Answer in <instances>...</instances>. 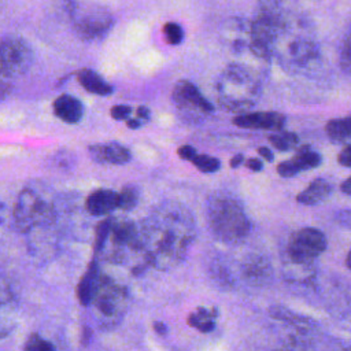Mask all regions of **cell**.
Returning <instances> with one entry per match:
<instances>
[{
  "mask_svg": "<svg viewBox=\"0 0 351 351\" xmlns=\"http://www.w3.org/2000/svg\"><path fill=\"white\" fill-rule=\"evenodd\" d=\"M191 213L180 204H162L138 225L144 263L166 271L181 265L195 240Z\"/></svg>",
  "mask_w": 351,
  "mask_h": 351,
  "instance_id": "1",
  "label": "cell"
},
{
  "mask_svg": "<svg viewBox=\"0 0 351 351\" xmlns=\"http://www.w3.org/2000/svg\"><path fill=\"white\" fill-rule=\"evenodd\" d=\"M207 222L213 234L225 244H239L251 229L241 203L232 195L218 192L207 202Z\"/></svg>",
  "mask_w": 351,
  "mask_h": 351,
  "instance_id": "2",
  "label": "cell"
},
{
  "mask_svg": "<svg viewBox=\"0 0 351 351\" xmlns=\"http://www.w3.org/2000/svg\"><path fill=\"white\" fill-rule=\"evenodd\" d=\"M95 241L97 255L114 263H123L132 255L141 256L138 226L128 219H104L97 226Z\"/></svg>",
  "mask_w": 351,
  "mask_h": 351,
  "instance_id": "3",
  "label": "cell"
},
{
  "mask_svg": "<svg viewBox=\"0 0 351 351\" xmlns=\"http://www.w3.org/2000/svg\"><path fill=\"white\" fill-rule=\"evenodd\" d=\"M218 100L228 110H245L259 97L261 86L254 74L240 64H230L217 84Z\"/></svg>",
  "mask_w": 351,
  "mask_h": 351,
  "instance_id": "4",
  "label": "cell"
},
{
  "mask_svg": "<svg viewBox=\"0 0 351 351\" xmlns=\"http://www.w3.org/2000/svg\"><path fill=\"white\" fill-rule=\"evenodd\" d=\"M128 304V289L119 282L103 276L90 303V306H93L97 324L103 328L117 326L122 321Z\"/></svg>",
  "mask_w": 351,
  "mask_h": 351,
  "instance_id": "5",
  "label": "cell"
},
{
  "mask_svg": "<svg viewBox=\"0 0 351 351\" xmlns=\"http://www.w3.org/2000/svg\"><path fill=\"white\" fill-rule=\"evenodd\" d=\"M52 203L33 188L23 189L14 206V225L19 232H29L33 228L48 225L53 219Z\"/></svg>",
  "mask_w": 351,
  "mask_h": 351,
  "instance_id": "6",
  "label": "cell"
},
{
  "mask_svg": "<svg viewBox=\"0 0 351 351\" xmlns=\"http://www.w3.org/2000/svg\"><path fill=\"white\" fill-rule=\"evenodd\" d=\"M326 236L317 228L296 230L287 245V265L306 270L326 250Z\"/></svg>",
  "mask_w": 351,
  "mask_h": 351,
  "instance_id": "7",
  "label": "cell"
},
{
  "mask_svg": "<svg viewBox=\"0 0 351 351\" xmlns=\"http://www.w3.org/2000/svg\"><path fill=\"white\" fill-rule=\"evenodd\" d=\"M110 11L100 5H80L73 11V25L77 34L88 41L103 38L112 27Z\"/></svg>",
  "mask_w": 351,
  "mask_h": 351,
  "instance_id": "8",
  "label": "cell"
},
{
  "mask_svg": "<svg viewBox=\"0 0 351 351\" xmlns=\"http://www.w3.org/2000/svg\"><path fill=\"white\" fill-rule=\"evenodd\" d=\"M33 53L25 40L19 37H4L0 49L1 74L7 78L22 75L32 64Z\"/></svg>",
  "mask_w": 351,
  "mask_h": 351,
  "instance_id": "9",
  "label": "cell"
},
{
  "mask_svg": "<svg viewBox=\"0 0 351 351\" xmlns=\"http://www.w3.org/2000/svg\"><path fill=\"white\" fill-rule=\"evenodd\" d=\"M173 100L176 106L186 114H208L214 111L213 104H210L199 89L189 81H180L176 85L173 90Z\"/></svg>",
  "mask_w": 351,
  "mask_h": 351,
  "instance_id": "10",
  "label": "cell"
},
{
  "mask_svg": "<svg viewBox=\"0 0 351 351\" xmlns=\"http://www.w3.org/2000/svg\"><path fill=\"white\" fill-rule=\"evenodd\" d=\"M321 163L322 156L319 152L314 151L310 145H302L291 159L284 160L277 166V173L284 178H289L302 171L315 169Z\"/></svg>",
  "mask_w": 351,
  "mask_h": 351,
  "instance_id": "11",
  "label": "cell"
},
{
  "mask_svg": "<svg viewBox=\"0 0 351 351\" xmlns=\"http://www.w3.org/2000/svg\"><path fill=\"white\" fill-rule=\"evenodd\" d=\"M285 117L276 111H258L236 115L232 122L243 129H263L280 132L285 125Z\"/></svg>",
  "mask_w": 351,
  "mask_h": 351,
  "instance_id": "12",
  "label": "cell"
},
{
  "mask_svg": "<svg viewBox=\"0 0 351 351\" xmlns=\"http://www.w3.org/2000/svg\"><path fill=\"white\" fill-rule=\"evenodd\" d=\"M89 155L95 162L104 165H125L132 158L128 148L118 143L90 145Z\"/></svg>",
  "mask_w": 351,
  "mask_h": 351,
  "instance_id": "13",
  "label": "cell"
},
{
  "mask_svg": "<svg viewBox=\"0 0 351 351\" xmlns=\"http://www.w3.org/2000/svg\"><path fill=\"white\" fill-rule=\"evenodd\" d=\"M85 207L92 215H106L118 208V193L111 189L93 191L86 202Z\"/></svg>",
  "mask_w": 351,
  "mask_h": 351,
  "instance_id": "14",
  "label": "cell"
},
{
  "mask_svg": "<svg viewBox=\"0 0 351 351\" xmlns=\"http://www.w3.org/2000/svg\"><path fill=\"white\" fill-rule=\"evenodd\" d=\"M101 277L103 276L100 274L99 266L93 261L89 265V267L86 269L85 274L82 276V278L80 280L78 287H77V296H78V300L82 306H90V303L93 300V296L97 291V287L101 281Z\"/></svg>",
  "mask_w": 351,
  "mask_h": 351,
  "instance_id": "15",
  "label": "cell"
},
{
  "mask_svg": "<svg viewBox=\"0 0 351 351\" xmlns=\"http://www.w3.org/2000/svg\"><path fill=\"white\" fill-rule=\"evenodd\" d=\"M333 192L332 184L325 178H315L303 189L298 196L296 202L303 206H317L325 202Z\"/></svg>",
  "mask_w": 351,
  "mask_h": 351,
  "instance_id": "16",
  "label": "cell"
},
{
  "mask_svg": "<svg viewBox=\"0 0 351 351\" xmlns=\"http://www.w3.org/2000/svg\"><path fill=\"white\" fill-rule=\"evenodd\" d=\"M53 112L67 123H77L84 115L82 103L70 95H60L53 101Z\"/></svg>",
  "mask_w": 351,
  "mask_h": 351,
  "instance_id": "17",
  "label": "cell"
},
{
  "mask_svg": "<svg viewBox=\"0 0 351 351\" xmlns=\"http://www.w3.org/2000/svg\"><path fill=\"white\" fill-rule=\"evenodd\" d=\"M325 132L328 138L335 144H351V115L328 121Z\"/></svg>",
  "mask_w": 351,
  "mask_h": 351,
  "instance_id": "18",
  "label": "cell"
},
{
  "mask_svg": "<svg viewBox=\"0 0 351 351\" xmlns=\"http://www.w3.org/2000/svg\"><path fill=\"white\" fill-rule=\"evenodd\" d=\"M218 313L215 308H207L203 306L196 307L188 317V325L199 332L208 333L215 328V318Z\"/></svg>",
  "mask_w": 351,
  "mask_h": 351,
  "instance_id": "19",
  "label": "cell"
},
{
  "mask_svg": "<svg viewBox=\"0 0 351 351\" xmlns=\"http://www.w3.org/2000/svg\"><path fill=\"white\" fill-rule=\"evenodd\" d=\"M77 77H78V81L82 85V88L93 95L107 96L112 92V88L93 70L82 69Z\"/></svg>",
  "mask_w": 351,
  "mask_h": 351,
  "instance_id": "20",
  "label": "cell"
},
{
  "mask_svg": "<svg viewBox=\"0 0 351 351\" xmlns=\"http://www.w3.org/2000/svg\"><path fill=\"white\" fill-rule=\"evenodd\" d=\"M269 276V263L263 258H251L244 263V277L251 282H261Z\"/></svg>",
  "mask_w": 351,
  "mask_h": 351,
  "instance_id": "21",
  "label": "cell"
},
{
  "mask_svg": "<svg viewBox=\"0 0 351 351\" xmlns=\"http://www.w3.org/2000/svg\"><path fill=\"white\" fill-rule=\"evenodd\" d=\"M269 141L278 151H289V149H293L298 145L299 137L293 132L280 130V132H276V133L270 134Z\"/></svg>",
  "mask_w": 351,
  "mask_h": 351,
  "instance_id": "22",
  "label": "cell"
},
{
  "mask_svg": "<svg viewBox=\"0 0 351 351\" xmlns=\"http://www.w3.org/2000/svg\"><path fill=\"white\" fill-rule=\"evenodd\" d=\"M137 202H138V189L133 185L125 186L118 193V208L129 211L136 207Z\"/></svg>",
  "mask_w": 351,
  "mask_h": 351,
  "instance_id": "23",
  "label": "cell"
},
{
  "mask_svg": "<svg viewBox=\"0 0 351 351\" xmlns=\"http://www.w3.org/2000/svg\"><path fill=\"white\" fill-rule=\"evenodd\" d=\"M270 314L277 318V319H281V321H285V322H289L292 325H296V326H307L310 325L311 322L308 319H306L304 317H300V315H296L295 313L284 308V307H271L270 308Z\"/></svg>",
  "mask_w": 351,
  "mask_h": 351,
  "instance_id": "24",
  "label": "cell"
},
{
  "mask_svg": "<svg viewBox=\"0 0 351 351\" xmlns=\"http://www.w3.org/2000/svg\"><path fill=\"white\" fill-rule=\"evenodd\" d=\"M339 60H340L341 70L351 75V26L348 27V30L343 38Z\"/></svg>",
  "mask_w": 351,
  "mask_h": 351,
  "instance_id": "25",
  "label": "cell"
},
{
  "mask_svg": "<svg viewBox=\"0 0 351 351\" xmlns=\"http://www.w3.org/2000/svg\"><path fill=\"white\" fill-rule=\"evenodd\" d=\"M23 351H56L53 344L37 333H32L25 341Z\"/></svg>",
  "mask_w": 351,
  "mask_h": 351,
  "instance_id": "26",
  "label": "cell"
},
{
  "mask_svg": "<svg viewBox=\"0 0 351 351\" xmlns=\"http://www.w3.org/2000/svg\"><path fill=\"white\" fill-rule=\"evenodd\" d=\"M192 163L203 173H215L221 167L219 159L210 155H196Z\"/></svg>",
  "mask_w": 351,
  "mask_h": 351,
  "instance_id": "27",
  "label": "cell"
},
{
  "mask_svg": "<svg viewBox=\"0 0 351 351\" xmlns=\"http://www.w3.org/2000/svg\"><path fill=\"white\" fill-rule=\"evenodd\" d=\"M163 32L167 43L171 45H178L184 40V32L178 23H174V22L166 23L163 27Z\"/></svg>",
  "mask_w": 351,
  "mask_h": 351,
  "instance_id": "28",
  "label": "cell"
},
{
  "mask_svg": "<svg viewBox=\"0 0 351 351\" xmlns=\"http://www.w3.org/2000/svg\"><path fill=\"white\" fill-rule=\"evenodd\" d=\"M132 112V108L129 106H123V104H118V106H114L111 108V115L114 119H128L129 115Z\"/></svg>",
  "mask_w": 351,
  "mask_h": 351,
  "instance_id": "29",
  "label": "cell"
},
{
  "mask_svg": "<svg viewBox=\"0 0 351 351\" xmlns=\"http://www.w3.org/2000/svg\"><path fill=\"white\" fill-rule=\"evenodd\" d=\"M339 165L344 167H351V144H347L337 155Z\"/></svg>",
  "mask_w": 351,
  "mask_h": 351,
  "instance_id": "30",
  "label": "cell"
},
{
  "mask_svg": "<svg viewBox=\"0 0 351 351\" xmlns=\"http://www.w3.org/2000/svg\"><path fill=\"white\" fill-rule=\"evenodd\" d=\"M177 154H178V156H180L181 159L191 160V162H192V160L195 159V156L197 155V154H196V149H195L192 145H181V147L178 148Z\"/></svg>",
  "mask_w": 351,
  "mask_h": 351,
  "instance_id": "31",
  "label": "cell"
},
{
  "mask_svg": "<svg viewBox=\"0 0 351 351\" xmlns=\"http://www.w3.org/2000/svg\"><path fill=\"white\" fill-rule=\"evenodd\" d=\"M245 166H247L250 170H252V171H261V170L263 169V163H262V160L255 159V158L248 159V160L245 162Z\"/></svg>",
  "mask_w": 351,
  "mask_h": 351,
  "instance_id": "32",
  "label": "cell"
},
{
  "mask_svg": "<svg viewBox=\"0 0 351 351\" xmlns=\"http://www.w3.org/2000/svg\"><path fill=\"white\" fill-rule=\"evenodd\" d=\"M340 191L347 195V196H351V176L348 178H346L341 184H340Z\"/></svg>",
  "mask_w": 351,
  "mask_h": 351,
  "instance_id": "33",
  "label": "cell"
},
{
  "mask_svg": "<svg viewBox=\"0 0 351 351\" xmlns=\"http://www.w3.org/2000/svg\"><path fill=\"white\" fill-rule=\"evenodd\" d=\"M258 152H259V155H261V156H263L267 162H273L274 155H273V152H271L269 148H266V147H259Z\"/></svg>",
  "mask_w": 351,
  "mask_h": 351,
  "instance_id": "34",
  "label": "cell"
},
{
  "mask_svg": "<svg viewBox=\"0 0 351 351\" xmlns=\"http://www.w3.org/2000/svg\"><path fill=\"white\" fill-rule=\"evenodd\" d=\"M138 119H143V122L148 121L149 119V110L147 107H138L137 111H136Z\"/></svg>",
  "mask_w": 351,
  "mask_h": 351,
  "instance_id": "35",
  "label": "cell"
},
{
  "mask_svg": "<svg viewBox=\"0 0 351 351\" xmlns=\"http://www.w3.org/2000/svg\"><path fill=\"white\" fill-rule=\"evenodd\" d=\"M243 160H244V156H243L241 154L234 155V156L230 159V167L237 169L239 166H241V165H243Z\"/></svg>",
  "mask_w": 351,
  "mask_h": 351,
  "instance_id": "36",
  "label": "cell"
},
{
  "mask_svg": "<svg viewBox=\"0 0 351 351\" xmlns=\"http://www.w3.org/2000/svg\"><path fill=\"white\" fill-rule=\"evenodd\" d=\"M340 221L346 225V226H350L351 228V211H343L340 214Z\"/></svg>",
  "mask_w": 351,
  "mask_h": 351,
  "instance_id": "37",
  "label": "cell"
},
{
  "mask_svg": "<svg viewBox=\"0 0 351 351\" xmlns=\"http://www.w3.org/2000/svg\"><path fill=\"white\" fill-rule=\"evenodd\" d=\"M154 328L159 335H165L166 333V325L163 322H154Z\"/></svg>",
  "mask_w": 351,
  "mask_h": 351,
  "instance_id": "38",
  "label": "cell"
},
{
  "mask_svg": "<svg viewBox=\"0 0 351 351\" xmlns=\"http://www.w3.org/2000/svg\"><path fill=\"white\" fill-rule=\"evenodd\" d=\"M126 125H128L130 129H137V128H140L141 122H140V121H137V119H128Z\"/></svg>",
  "mask_w": 351,
  "mask_h": 351,
  "instance_id": "39",
  "label": "cell"
},
{
  "mask_svg": "<svg viewBox=\"0 0 351 351\" xmlns=\"http://www.w3.org/2000/svg\"><path fill=\"white\" fill-rule=\"evenodd\" d=\"M346 265H347V267L351 270V250L348 251V254H347V258H346Z\"/></svg>",
  "mask_w": 351,
  "mask_h": 351,
  "instance_id": "40",
  "label": "cell"
}]
</instances>
